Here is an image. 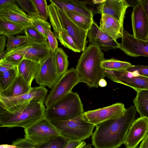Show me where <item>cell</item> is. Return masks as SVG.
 Returning <instances> with one entry per match:
<instances>
[{
    "instance_id": "7c38bea8",
    "label": "cell",
    "mask_w": 148,
    "mask_h": 148,
    "mask_svg": "<svg viewBox=\"0 0 148 148\" xmlns=\"http://www.w3.org/2000/svg\"><path fill=\"white\" fill-rule=\"evenodd\" d=\"M61 77L58 72L55 53L51 52L41 63L39 73L35 79L36 82L40 86L52 89Z\"/></svg>"
},
{
    "instance_id": "2e32d148",
    "label": "cell",
    "mask_w": 148,
    "mask_h": 148,
    "mask_svg": "<svg viewBox=\"0 0 148 148\" xmlns=\"http://www.w3.org/2000/svg\"><path fill=\"white\" fill-rule=\"evenodd\" d=\"M133 7L131 14L133 35L136 38L147 40L148 21L146 13L139 0Z\"/></svg>"
},
{
    "instance_id": "e575fe53",
    "label": "cell",
    "mask_w": 148,
    "mask_h": 148,
    "mask_svg": "<svg viewBox=\"0 0 148 148\" xmlns=\"http://www.w3.org/2000/svg\"><path fill=\"white\" fill-rule=\"evenodd\" d=\"M16 3L29 16L40 18L32 0H16Z\"/></svg>"
},
{
    "instance_id": "ffe728a7",
    "label": "cell",
    "mask_w": 148,
    "mask_h": 148,
    "mask_svg": "<svg viewBox=\"0 0 148 148\" xmlns=\"http://www.w3.org/2000/svg\"><path fill=\"white\" fill-rule=\"evenodd\" d=\"M99 27L104 33L115 41L122 37L124 29L122 28L119 21L108 15H101Z\"/></svg>"
},
{
    "instance_id": "f35d334b",
    "label": "cell",
    "mask_w": 148,
    "mask_h": 148,
    "mask_svg": "<svg viewBox=\"0 0 148 148\" xmlns=\"http://www.w3.org/2000/svg\"><path fill=\"white\" fill-rule=\"evenodd\" d=\"M13 148H36L37 145L26 138H18L13 142Z\"/></svg>"
},
{
    "instance_id": "7a4b0ae2",
    "label": "cell",
    "mask_w": 148,
    "mask_h": 148,
    "mask_svg": "<svg viewBox=\"0 0 148 148\" xmlns=\"http://www.w3.org/2000/svg\"><path fill=\"white\" fill-rule=\"evenodd\" d=\"M104 60V54L99 47L90 44L86 47L75 69L80 82L85 83L90 88L98 87L99 80L106 77L105 70L100 66Z\"/></svg>"
},
{
    "instance_id": "7402d4cb",
    "label": "cell",
    "mask_w": 148,
    "mask_h": 148,
    "mask_svg": "<svg viewBox=\"0 0 148 148\" xmlns=\"http://www.w3.org/2000/svg\"><path fill=\"white\" fill-rule=\"evenodd\" d=\"M51 52L48 41L43 43L31 45L27 49L24 59L41 64Z\"/></svg>"
},
{
    "instance_id": "f907efd6",
    "label": "cell",
    "mask_w": 148,
    "mask_h": 148,
    "mask_svg": "<svg viewBox=\"0 0 148 148\" xmlns=\"http://www.w3.org/2000/svg\"><path fill=\"white\" fill-rule=\"evenodd\" d=\"M147 40L148 41V36L147 38Z\"/></svg>"
},
{
    "instance_id": "277c9868",
    "label": "cell",
    "mask_w": 148,
    "mask_h": 148,
    "mask_svg": "<svg viewBox=\"0 0 148 148\" xmlns=\"http://www.w3.org/2000/svg\"><path fill=\"white\" fill-rule=\"evenodd\" d=\"M49 17L54 34L65 29L72 38L81 51L86 47L88 31L84 30L76 25L66 13L53 3L48 6Z\"/></svg>"
},
{
    "instance_id": "c3c4849f",
    "label": "cell",
    "mask_w": 148,
    "mask_h": 148,
    "mask_svg": "<svg viewBox=\"0 0 148 148\" xmlns=\"http://www.w3.org/2000/svg\"><path fill=\"white\" fill-rule=\"evenodd\" d=\"M92 145L91 144L86 145V143L84 141L78 148H94L91 147Z\"/></svg>"
},
{
    "instance_id": "74e56055",
    "label": "cell",
    "mask_w": 148,
    "mask_h": 148,
    "mask_svg": "<svg viewBox=\"0 0 148 148\" xmlns=\"http://www.w3.org/2000/svg\"><path fill=\"white\" fill-rule=\"evenodd\" d=\"M31 21L32 25L47 38L45 28L49 23L39 18L32 17Z\"/></svg>"
},
{
    "instance_id": "bcb514c9",
    "label": "cell",
    "mask_w": 148,
    "mask_h": 148,
    "mask_svg": "<svg viewBox=\"0 0 148 148\" xmlns=\"http://www.w3.org/2000/svg\"><path fill=\"white\" fill-rule=\"evenodd\" d=\"M139 148H148V134L142 140Z\"/></svg>"
},
{
    "instance_id": "f1b7e54d",
    "label": "cell",
    "mask_w": 148,
    "mask_h": 148,
    "mask_svg": "<svg viewBox=\"0 0 148 148\" xmlns=\"http://www.w3.org/2000/svg\"><path fill=\"white\" fill-rule=\"evenodd\" d=\"M24 32L27 36L29 45L43 43L47 42V39L33 25L24 28Z\"/></svg>"
},
{
    "instance_id": "e0dca14e",
    "label": "cell",
    "mask_w": 148,
    "mask_h": 148,
    "mask_svg": "<svg viewBox=\"0 0 148 148\" xmlns=\"http://www.w3.org/2000/svg\"><path fill=\"white\" fill-rule=\"evenodd\" d=\"M90 44L96 45L105 51L119 49V43L104 33L94 21L88 32Z\"/></svg>"
},
{
    "instance_id": "5b68a950",
    "label": "cell",
    "mask_w": 148,
    "mask_h": 148,
    "mask_svg": "<svg viewBox=\"0 0 148 148\" xmlns=\"http://www.w3.org/2000/svg\"><path fill=\"white\" fill-rule=\"evenodd\" d=\"M84 112L78 93L71 91L47 107L45 118L50 121H66L83 115Z\"/></svg>"
},
{
    "instance_id": "603a6c76",
    "label": "cell",
    "mask_w": 148,
    "mask_h": 148,
    "mask_svg": "<svg viewBox=\"0 0 148 148\" xmlns=\"http://www.w3.org/2000/svg\"><path fill=\"white\" fill-rule=\"evenodd\" d=\"M31 88L21 75L18 74L6 89L0 90V96L6 97H17L28 92Z\"/></svg>"
},
{
    "instance_id": "52a82bcc",
    "label": "cell",
    "mask_w": 148,
    "mask_h": 148,
    "mask_svg": "<svg viewBox=\"0 0 148 148\" xmlns=\"http://www.w3.org/2000/svg\"><path fill=\"white\" fill-rule=\"evenodd\" d=\"M25 138L38 145L61 135L50 121L44 117L24 128Z\"/></svg>"
},
{
    "instance_id": "d6986e66",
    "label": "cell",
    "mask_w": 148,
    "mask_h": 148,
    "mask_svg": "<svg viewBox=\"0 0 148 148\" xmlns=\"http://www.w3.org/2000/svg\"><path fill=\"white\" fill-rule=\"evenodd\" d=\"M62 10L72 11L93 18V11L87 6L85 1L75 0H50Z\"/></svg>"
},
{
    "instance_id": "6da1fadb",
    "label": "cell",
    "mask_w": 148,
    "mask_h": 148,
    "mask_svg": "<svg viewBox=\"0 0 148 148\" xmlns=\"http://www.w3.org/2000/svg\"><path fill=\"white\" fill-rule=\"evenodd\" d=\"M136 109L132 105L123 116L108 119L95 125L92 135L95 148H117L124 144L132 124L135 120Z\"/></svg>"
},
{
    "instance_id": "9c48e42d",
    "label": "cell",
    "mask_w": 148,
    "mask_h": 148,
    "mask_svg": "<svg viewBox=\"0 0 148 148\" xmlns=\"http://www.w3.org/2000/svg\"><path fill=\"white\" fill-rule=\"evenodd\" d=\"M106 77L112 81L127 86L136 91L140 90H148V77L126 70H105Z\"/></svg>"
},
{
    "instance_id": "d6a6232c",
    "label": "cell",
    "mask_w": 148,
    "mask_h": 148,
    "mask_svg": "<svg viewBox=\"0 0 148 148\" xmlns=\"http://www.w3.org/2000/svg\"><path fill=\"white\" fill-rule=\"evenodd\" d=\"M70 140L61 135L54 139L37 145L36 148H64Z\"/></svg>"
},
{
    "instance_id": "4316f807",
    "label": "cell",
    "mask_w": 148,
    "mask_h": 148,
    "mask_svg": "<svg viewBox=\"0 0 148 148\" xmlns=\"http://www.w3.org/2000/svg\"><path fill=\"white\" fill-rule=\"evenodd\" d=\"M64 12L76 25L86 30H89L94 21L93 18L72 11Z\"/></svg>"
},
{
    "instance_id": "5bb4252c",
    "label": "cell",
    "mask_w": 148,
    "mask_h": 148,
    "mask_svg": "<svg viewBox=\"0 0 148 148\" xmlns=\"http://www.w3.org/2000/svg\"><path fill=\"white\" fill-rule=\"evenodd\" d=\"M130 5L125 0H102L97 6L95 13L108 15L119 22L123 28L124 20L128 7Z\"/></svg>"
},
{
    "instance_id": "4dcf8cb0",
    "label": "cell",
    "mask_w": 148,
    "mask_h": 148,
    "mask_svg": "<svg viewBox=\"0 0 148 148\" xmlns=\"http://www.w3.org/2000/svg\"><path fill=\"white\" fill-rule=\"evenodd\" d=\"M61 44L65 47L75 52H80L75 44L73 39L68 34L67 31L62 29L60 31L55 34Z\"/></svg>"
},
{
    "instance_id": "60d3db41",
    "label": "cell",
    "mask_w": 148,
    "mask_h": 148,
    "mask_svg": "<svg viewBox=\"0 0 148 148\" xmlns=\"http://www.w3.org/2000/svg\"><path fill=\"white\" fill-rule=\"evenodd\" d=\"M84 141V140H70L64 148H77Z\"/></svg>"
},
{
    "instance_id": "d4e9b609",
    "label": "cell",
    "mask_w": 148,
    "mask_h": 148,
    "mask_svg": "<svg viewBox=\"0 0 148 148\" xmlns=\"http://www.w3.org/2000/svg\"><path fill=\"white\" fill-rule=\"evenodd\" d=\"M136 91V95L133 100L134 107L140 117L148 119V90H140Z\"/></svg>"
},
{
    "instance_id": "f546056e",
    "label": "cell",
    "mask_w": 148,
    "mask_h": 148,
    "mask_svg": "<svg viewBox=\"0 0 148 148\" xmlns=\"http://www.w3.org/2000/svg\"><path fill=\"white\" fill-rule=\"evenodd\" d=\"M130 62L111 58L104 60L101 63V67L104 70H126L132 66Z\"/></svg>"
},
{
    "instance_id": "83f0119b",
    "label": "cell",
    "mask_w": 148,
    "mask_h": 148,
    "mask_svg": "<svg viewBox=\"0 0 148 148\" xmlns=\"http://www.w3.org/2000/svg\"><path fill=\"white\" fill-rule=\"evenodd\" d=\"M55 56L58 73L62 76L68 70V57L62 48L59 47L56 50Z\"/></svg>"
},
{
    "instance_id": "836d02e7",
    "label": "cell",
    "mask_w": 148,
    "mask_h": 148,
    "mask_svg": "<svg viewBox=\"0 0 148 148\" xmlns=\"http://www.w3.org/2000/svg\"><path fill=\"white\" fill-rule=\"evenodd\" d=\"M40 18L47 21L49 17L48 5L46 0H32Z\"/></svg>"
},
{
    "instance_id": "8992f818",
    "label": "cell",
    "mask_w": 148,
    "mask_h": 148,
    "mask_svg": "<svg viewBox=\"0 0 148 148\" xmlns=\"http://www.w3.org/2000/svg\"><path fill=\"white\" fill-rule=\"evenodd\" d=\"M50 121L61 135L72 140H84L89 138L95 126L85 121L82 115L68 120Z\"/></svg>"
},
{
    "instance_id": "d590c367",
    "label": "cell",
    "mask_w": 148,
    "mask_h": 148,
    "mask_svg": "<svg viewBox=\"0 0 148 148\" xmlns=\"http://www.w3.org/2000/svg\"><path fill=\"white\" fill-rule=\"evenodd\" d=\"M7 42L6 50L7 51L13 48L27 43V37L26 35L10 36L7 37Z\"/></svg>"
},
{
    "instance_id": "7bdbcfd3",
    "label": "cell",
    "mask_w": 148,
    "mask_h": 148,
    "mask_svg": "<svg viewBox=\"0 0 148 148\" xmlns=\"http://www.w3.org/2000/svg\"><path fill=\"white\" fill-rule=\"evenodd\" d=\"M7 37L6 36L3 35H1L0 36V54H1L5 51L4 49L5 46Z\"/></svg>"
},
{
    "instance_id": "cb8c5ba5",
    "label": "cell",
    "mask_w": 148,
    "mask_h": 148,
    "mask_svg": "<svg viewBox=\"0 0 148 148\" xmlns=\"http://www.w3.org/2000/svg\"><path fill=\"white\" fill-rule=\"evenodd\" d=\"M29 46L27 43L13 48L7 51L4 58L0 62L17 67L24 59L27 49Z\"/></svg>"
},
{
    "instance_id": "30bf717a",
    "label": "cell",
    "mask_w": 148,
    "mask_h": 148,
    "mask_svg": "<svg viewBox=\"0 0 148 148\" xmlns=\"http://www.w3.org/2000/svg\"><path fill=\"white\" fill-rule=\"evenodd\" d=\"M48 90L42 86L31 88L28 92L22 95L13 97L0 96V111L9 110L18 106L28 103L36 99L45 100Z\"/></svg>"
},
{
    "instance_id": "484cf974",
    "label": "cell",
    "mask_w": 148,
    "mask_h": 148,
    "mask_svg": "<svg viewBox=\"0 0 148 148\" xmlns=\"http://www.w3.org/2000/svg\"><path fill=\"white\" fill-rule=\"evenodd\" d=\"M24 28L21 26L11 21L0 18V35L7 37L22 33Z\"/></svg>"
},
{
    "instance_id": "4fadbf2b",
    "label": "cell",
    "mask_w": 148,
    "mask_h": 148,
    "mask_svg": "<svg viewBox=\"0 0 148 148\" xmlns=\"http://www.w3.org/2000/svg\"><path fill=\"white\" fill-rule=\"evenodd\" d=\"M119 49L131 57H148V41L140 39L123 29Z\"/></svg>"
},
{
    "instance_id": "ba28073f",
    "label": "cell",
    "mask_w": 148,
    "mask_h": 148,
    "mask_svg": "<svg viewBox=\"0 0 148 148\" xmlns=\"http://www.w3.org/2000/svg\"><path fill=\"white\" fill-rule=\"evenodd\" d=\"M80 82L75 69L72 68L61 77L56 84L51 89L44 101L45 106L49 107L58 101Z\"/></svg>"
},
{
    "instance_id": "7dc6e473",
    "label": "cell",
    "mask_w": 148,
    "mask_h": 148,
    "mask_svg": "<svg viewBox=\"0 0 148 148\" xmlns=\"http://www.w3.org/2000/svg\"><path fill=\"white\" fill-rule=\"evenodd\" d=\"M107 85V82L104 79H101L99 82V86L101 87H105Z\"/></svg>"
},
{
    "instance_id": "3957f363",
    "label": "cell",
    "mask_w": 148,
    "mask_h": 148,
    "mask_svg": "<svg viewBox=\"0 0 148 148\" xmlns=\"http://www.w3.org/2000/svg\"><path fill=\"white\" fill-rule=\"evenodd\" d=\"M44 100L31 101L9 110L0 111V127L25 128L45 117Z\"/></svg>"
},
{
    "instance_id": "681fc988",
    "label": "cell",
    "mask_w": 148,
    "mask_h": 148,
    "mask_svg": "<svg viewBox=\"0 0 148 148\" xmlns=\"http://www.w3.org/2000/svg\"><path fill=\"white\" fill-rule=\"evenodd\" d=\"M14 146L13 145H0L1 148H13Z\"/></svg>"
},
{
    "instance_id": "8d00e7d4",
    "label": "cell",
    "mask_w": 148,
    "mask_h": 148,
    "mask_svg": "<svg viewBox=\"0 0 148 148\" xmlns=\"http://www.w3.org/2000/svg\"><path fill=\"white\" fill-rule=\"evenodd\" d=\"M45 31L49 47L51 52L54 53L58 47V42L56 37L51 30V25L49 23L46 26Z\"/></svg>"
},
{
    "instance_id": "8fae6325",
    "label": "cell",
    "mask_w": 148,
    "mask_h": 148,
    "mask_svg": "<svg viewBox=\"0 0 148 148\" xmlns=\"http://www.w3.org/2000/svg\"><path fill=\"white\" fill-rule=\"evenodd\" d=\"M126 110L124 104L117 103L107 107L84 112L83 118L86 121L95 125L107 120L120 117Z\"/></svg>"
},
{
    "instance_id": "b9f144b4",
    "label": "cell",
    "mask_w": 148,
    "mask_h": 148,
    "mask_svg": "<svg viewBox=\"0 0 148 148\" xmlns=\"http://www.w3.org/2000/svg\"><path fill=\"white\" fill-rule=\"evenodd\" d=\"M14 67L10 64L3 62H0V73H3Z\"/></svg>"
},
{
    "instance_id": "ac0fdd59",
    "label": "cell",
    "mask_w": 148,
    "mask_h": 148,
    "mask_svg": "<svg viewBox=\"0 0 148 148\" xmlns=\"http://www.w3.org/2000/svg\"><path fill=\"white\" fill-rule=\"evenodd\" d=\"M32 18L18 6L16 2L0 8V18L16 23L24 28L32 25Z\"/></svg>"
},
{
    "instance_id": "816d5d0a",
    "label": "cell",
    "mask_w": 148,
    "mask_h": 148,
    "mask_svg": "<svg viewBox=\"0 0 148 148\" xmlns=\"http://www.w3.org/2000/svg\"><path fill=\"white\" fill-rule=\"evenodd\" d=\"M80 145H79V146H80ZM79 146L78 147H77V148H78L79 147Z\"/></svg>"
},
{
    "instance_id": "9a60e30c",
    "label": "cell",
    "mask_w": 148,
    "mask_h": 148,
    "mask_svg": "<svg viewBox=\"0 0 148 148\" xmlns=\"http://www.w3.org/2000/svg\"><path fill=\"white\" fill-rule=\"evenodd\" d=\"M148 134V119L140 117L132 124L124 144L126 148H136Z\"/></svg>"
},
{
    "instance_id": "1f68e13d",
    "label": "cell",
    "mask_w": 148,
    "mask_h": 148,
    "mask_svg": "<svg viewBox=\"0 0 148 148\" xmlns=\"http://www.w3.org/2000/svg\"><path fill=\"white\" fill-rule=\"evenodd\" d=\"M17 75V67L0 73V90L6 89L13 82Z\"/></svg>"
},
{
    "instance_id": "ee69618b",
    "label": "cell",
    "mask_w": 148,
    "mask_h": 148,
    "mask_svg": "<svg viewBox=\"0 0 148 148\" xmlns=\"http://www.w3.org/2000/svg\"><path fill=\"white\" fill-rule=\"evenodd\" d=\"M146 13L148 21V0H139Z\"/></svg>"
},
{
    "instance_id": "ab89813d",
    "label": "cell",
    "mask_w": 148,
    "mask_h": 148,
    "mask_svg": "<svg viewBox=\"0 0 148 148\" xmlns=\"http://www.w3.org/2000/svg\"><path fill=\"white\" fill-rule=\"evenodd\" d=\"M126 70L129 72H134L148 77V65H132Z\"/></svg>"
},
{
    "instance_id": "f6af8a7d",
    "label": "cell",
    "mask_w": 148,
    "mask_h": 148,
    "mask_svg": "<svg viewBox=\"0 0 148 148\" xmlns=\"http://www.w3.org/2000/svg\"><path fill=\"white\" fill-rule=\"evenodd\" d=\"M16 0H0V8L7 6L12 3L16 2Z\"/></svg>"
},
{
    "instance_id": "44dd1931",
    "label": "cell",
    "mask_w": 148,
    "mask_h": 148,
    "mask_svg": "<svg viewBox=\"0 0 148 148\" xmlns=\"http://www.w3.org/2000/svg\"><path fill=\"white\" fill-rule=\"evenodd\" d=\"M41 64L24 59L17 66L18 74L21 75L31 86L32 81L39 74Z\"/></svg>"
}]
</instances>
